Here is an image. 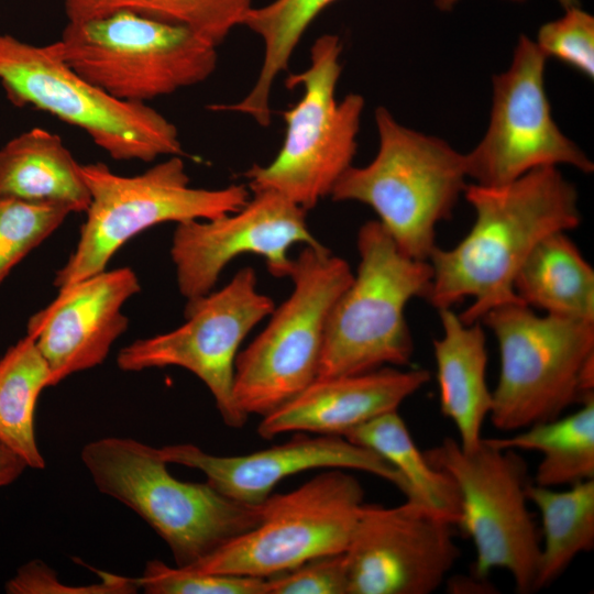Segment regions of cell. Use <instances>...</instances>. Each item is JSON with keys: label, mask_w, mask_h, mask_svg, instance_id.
<instances>
[{"label": "cell", "mask_w": 594, "mask_h": 594, "mask_svg": "<svg viewBox=\"0 0 594 594\" xmlns=\"http://www.w3.org/2000/svg\"><path fill=\"white\" fill-rule=\"evenodd\" d=\"M463 195L474 222L455 246L433 249L426 299L439 310L471 298L459 317L474 323L497 306L521 301L514 289L519 268L543 238L575 229L581 212L575 186L556 166L501 186L469 184Z\"/></svg>", "instance_id": "cell-1"}, {"label": "cell", "mask_w": 594, "mask_h": 594, "mask_svg": "<svg viewBox=\"0 0 594 594\" xmlns=\"http://www.w3.org/2000/svg\"><path fill=\"white\" fill-rule=\"evenodd\" d=\"M80 459L96 487L139 515L185 568L254 528L261 506L222 495L209 483L183 482L158 449L132 438L106 437L84 446Z\"/></svg>", "instance_id": "cell-2"}, {"label": "cell", "mask_w": 594, "mask_h": 594, "mask_svg": "<svg viewBox=\"0 0 594 594\" xmlns=\"http://www.w3.org/2000/svg\"><path fill=\"white\" fill-rule=\"evenodd\" d=\"M378 150L365 166L349 167L334 185V201L371 207L406 255L429 260L438 223L451 217L466 186L464 154L446 141L398 123L375 110Z\"/></svg>", "instance_id": "cell-3"}, {"label": "cell", "mask_w": 594, "mask_h": 594, "mask_svg": "<svg viewBox=\"0 0 594 594\" xmlns=\"http://www.w3.org/2000/svg\"><path fill=\"white\" fill-rule=\"evenodd\" d=\"M480 322L499 349L488 417L497 429L519 431L594 398V322L540 316L521 301L497 306Z\"/></svg>", "instance_id": "cell-4"}, {"label": "cell", "mask_w": 594, "mask_h": 594, "mask_svg": "<svg viewBox=\"0 0 594 594\" xmlns=\"http://www.w3.org/2000/svg\"><path fill=\"white\" fill-rule=\"evenodd\" d=\"M356 246L358 270L329 315L318 377L406 366L414 354L405 310L427 298L430 262L403 253L377 220L360 227Z\"/></svg>", "instance_id": "cell-5"}, {"label": "cell", "mask_w": 594, "mask_h": 594, "mask_svg": "<svg viewBox=\"0 0 594 594\" xmlns=\"http://www.w3.org/2000/svg\"><path fill=\"white\" fill-rule=\"evenodd\" d=\"M80 173L90 202L77 245L55 274L58 289L105 271L125 242L151 227L217 218L239 210L250 199L243 184L191 187L180 155L134 176L116 174L100 162L80 164Z\"/></svg>", "instance_id": "cell-6"}, {"label": "cell", "mask_w": 594, "mask_h": 594, "mask_svg": "<svg viewBox=\"0 0 594 594\" xmlns=\"http://www.w3.org/2000/svg\"><path fill=\"white\" fill-rule=\"evenodd\" d=\"M353 275L324 245H305L294 257L289 297L235 360L233 397L243 415L264 417L318 377L329 315Z\"/></svg>", "instance_id": "cell-7"}, {"label": "cell", "mask_w": 594, "mask_h": 594, "mask_svg": "<svg viewBox=\"0 0 594 594\" xmlns=\"http://www.w3.org/2000/svg\"><path fill=\"white\" fill-rule=\"evenodd\" d=\"M53 45L76 73L129 102L200 84L218 62L217 47L189 30L128 10L67 21Z\"/></svg>", "instance_id": "cell-8"}, {"label": "cell", "mask_w": 594, "mask_h": 594, "mask_svg": "<svg viewBox=\"0 0 594 594\" xmlns=\"http://www.w3.org/2000/svg\"><path fill=\"white\" fill-rule=\"evenodd\" d=\"M0 84L15 106H31L81 129L117 161L183 155L174 123L147 103L119 100L76 73L53 43L0 33Z\"/></svg>", "instance_id": "cell-9"}, {"label": "cell", "mask_w": 594, "mask_h": 594, "mask_svg": "<svg viewBox=\"0 0 594 594\" xmlns=\"http://www.w3.org/2000/svg\"><path fill=\"white\" fill-rule=\"evenodd\" d=\"M341 52L340 37L323 34L310 48L309 66L287 76V87L300 86L302 96L283 112L286 132L275 158L245 172L253 193L274 191L307 211L330 196L352 166L364 99L353 92L336 98Z\"/></svg>", "instance_id": "cell-10"}, {"label": "cell", "mask_w": 594, "mask_h": 594, "mask_svg": "<svg viewBox=\"0 0 594 594\" xmlns=\"http://www.w3.org/2000/svg\"><path fill=\"white\" fill-rule=\"evenodd\" d=\"M424 453L457 487L458 525L475 548L474 576L485 579L492 570L504 569L517 593L535 592L541 536L528 508L531 480L522 457L485 438L471 450L446 438Z\"/></svg>", "instance_id": "cell-11"}, {"label": "cell", "mask_w": 594, "mask_h": 594, "mask_svg": "<svg viewBox=\"0 0 594 594\" xmlns=\"http://www.w3.org/2000/svg\"><path fill=\"white\" fill-rule=\"evenodd\" d=\"M363 504L359 480L333 469L292 492L270 495L254 528L183 569L266 579L344 552Z\"/></svg>", "instance_id": "cell-12"}, {"label": "cell", "mask_w": 594, "mask_h": 594, "mask_svg": "<svg viewBox=\"0 0 594 594\" xmlns=\"http://www.w3.org/2000/svg\"><path fill=\"white\" fill-rule=\"evenodd\" d=\"M274 308L257 288L255 270L243 267L222 288L187 301L180 327L122 348L117 365L125 372L166 366L191 372L210 391L223 422L241 428L248 417L233 397L235 360L245 337Z\"/></svg>", "instance_id": "cell-13"}, {"label": "cell", "mask_w": 594, "mask_h": 594, "mask_svg": "<svg viewBox=\"0 0 594 594\" xmlns=\"http://www.w3.org/2000/svg\"><path fill=\"white\" fill-rule=\"evenodd\" d=\"M546 59L535 41L520 35L508 69L493 76L487 130L464 154L466 175L474 184L501 186L548 166L594 170L593 162L552 118L544 88Z\"/></svg>", "instance_id": "cell-14"}, {"label": "cell", "mask_w": 594, "mask_h": 594, "mask_svg": "<svg viewBox=\"0 0 594 594\" xmlns=\"http://www.w3.org/2000/svg\"><path fill=\"white\" fill-rule=\"evenodd\" d=\"M451 524L411 499L363 504L344 551L348 594H430L460 557Z\"/></svg>", "instance_id": "cell-15"}, {"label": "cell", "mask_w": 594, "mask_h": 594, "mask_svg": "<svg viewBox=\"0 0 594 594\" xmlns=\"http://www.w3.org/2000/svg\"><path fill=\"white\" fill-rule=\"evenodd\" d=\"M306 213L279 194L261 190L237 211L177 223L170 257L180 294L187 301L209 294L224 267L243 254L262 256L273 276L289 277L292 246L322 245L310 232Z\"/></svg>", "instance_id": "cell-16"}, {"label": "cell", "mask_w": 594, "mask_h": 594, "mask_svg": "<svg viewBox=\"0 0 594 594\" xmlns=\"http://www.w3.org/2000/svg\"><path fill=\"white\" fill-rule=\"evenodd\" d=\"M168 464L201 471L215 490L238 503L261 506L285 477L331 468L371 473L395 485L406 498L410 491L399 472L374 451L341 436L295 435L289 441L244 455H215L191 443L157 448Z\"/></svg>", "instance_id": "cell-17"}, {"label": "cell", "mask_w": 594, "mask_h": 594, "mask_svg": "<svg viewBox=\"0 0 594 594\" xmlns=\"http://www.w3.org/2000/svg\"><path fill=\"white\" fill-rule=\"evenodd\" d=\"M141 289L130 267L102 271L58 289L28 321V336L46 361L52 386L101 364L129 327L124 302Z\"/></svg>", "instance_id": "cell-18"}, {"label": "cell", "mask_w": 594, "mask_h": 594, "mask_svg": "<svg viewBox=\"0 0 594 594\" xmlns=\"http://www.w3.org/2000/svg\"><path fill=\"white\" fill-rule=\"evenodd\" d=\"M430 380L425 369L385 366L371 372L317 377L290 400L264 416L257 433L264 439L297 431L341 436L392 410Z\"/></svg>", "instance_id": "cell-19"}, {"label": "cell", "mask_w": 594, "mask_h": 594, "mask_svg": "<svg viewBox=\"0 0 594 594\" xmlns=\"http://www.w3.org/2000/svg\"><path fill=\"white\" fill-rule=\"evenodd\" d=\"M442 336L433 340L440 410L465 450L482 441L493 396L486 380V338L481 322L465 323L451 308L439 309Z\"/></svg>", "instance_id": "cell-20"}, {"label": "cell", "mask_w": 594, "mask_h": 594, "mask_svg": "<svg viewBox=\"0 0 594 594\" xmlns=\"http://www.w3.org/2000/svg\"><path fill=\"white\" fill-rule=\"evenodd\" d=\"M14 199L86 211L90 195L80 164L59 135L28 130L0 148V200Z\"/></svg>", "instance_id": "cell-21"}, {"label": "cell", "mask_w": 594, "mask_h": 594, "mask_svg": "<svg viewBox=\"0 0 594 594\" xmlns=\"http://www.w3.org/2000/svg\"><path fill=\"white\" fill-rule=\"evenodd\" d=\"M518 298L544 314L594 322V270L568 232L543 238L519 268Z\"/></svg>", "instance_id": "cell-22"}, {"label": "cell", "mask_w": 594, "mask_h": 594, "mask_svg": "<svg viewBox=\"0 0 594 594\" xmlns=\"http://www.w3.org/2000/svg\"><path fill=\"white\" fill-rule=\"evenodd\" d=\"M499 449L541 453L534 484L557 488L594 480V398L574 413L531 425L506 438H485Z\"/></svg>", "instance_id": "cell-23"}, {"label": "cell", "mask_w": 594, "mask_h": 594, "mask_svg": "<svg viewBox=\"0 0 594 594\" xmlns=\"http://www.w3.org/2000/svg\"><path fill=\"white\" fill-rule=\"evenodd\" d=\"M337 0H273L253 7L243 25L258 35L264 54L258 76L252 89L241 100L222 105L252 118L262 127L271 123V94L279 74L288 67L292 55L316 18Z\"/></svg>", "instance_id": "cell-24"}, {"label": "cell", "mask_w": 594, "mask_h": 594, "mask_svg": "<svg viewBox=\"0 0 594 594\" xmlns=\"http://www.w3.org/2000/svg\"><path fill=\"white\" fill-rule=\"evenodd\" d=\"M528 501L541 516V546L535 591L553 583L581 553L594 547V480L558 491L532 483Z\"/></svg>", "instance_id": "cell-25"}, {"label": "cell", "mask_w": 594, "mask_h": 594, "mask_svg": "<svg viewBox=\"0 0 594 594\" xmlns=\"http://www.w3.org/2000/svg\"><path fill=\"white\" fill-rule=\"evenodd\" d=\"M393 465L406 481L410 497L458 526L460 498L453 481L427 460L397 410L382 414L343 436Z\"/></svg>", "instance_id": "cell-26"}, {"label": "cell", "mask_w": 594, "mask_h": 594, "mask_svg": "<svg viewBox=\"0 0 594 594\" xmlns=\"http://www.w3.org/2000/svg\"><path fill=\"white\" fill-rule=\"evenodd\" d=\"M50 386L51 370L26 334L0 359V441L35 470L45 468L35 438V405Z\"/></svg>", "instance_id": "cell-27"}, {"label": "cell", "mask_w": 594, "mask_h": 594, "mask_svg": "<svg viewBox=\"0 0 594 594\" xmlns=\"http://www.w3.org/2000/svg\"><path fill=\"white\" fill-rule=\"evenodd\" d=\"M253 0H62L67 21L128 10L182 26L218 47L243 25Z\"/></svg>", "instance_id": "cell-28"}, {"label": "cell", "mask_w": 594, "mask_h": 594, "mask_svg": "<svg viewBox=\"0 0 594 594\" xmlns=\"http://www.w3.org/2000/svg\"><path fill=\"white\" fill-rule=\"evenodd\" d=\"M72 213L63 206L0 200V283Z\"/></svg>", "instance_id": "cell-29"}, {"label": "cell", "mask_w": 594, "mask_h": 594, "mask_svg": "<svg viewBox=\"0 0 594 594\" xmlns=\"http://www.w3.org/2000/svg\"><path fill=\"white\" fill-rule=\"evenodd\" d=\"M136 580L147 594H268L265 578L195 573L160 560L146 562Z\"/></svg>", "instance_id": "cell-30"}, {"label": "cell", "mask_w": 594, "mask_h": 594, "mask_svg": "<svg viewBox=\"0 0 594 594\" xmlns=\"http://www.w3.org/2000/svg\"><path fill=\"white\" fill-rule=\"evenodd\" d=\"M535 43L547 58L594 77V18L580 6L565 9L564 15L541 25Z\"/></svg>", "instance_id": "cell-31"}, {"label": "cell", "mask_w": 594, "mask_h": 594, "mask_svg": "<svg viewBox=\"0 0 594 594\" xmlns=\"http://www.w3.org/2000/svg\"><path fill=\"white\" fill-rule=\"evenodd\" d=\"M268 594H348L344 552L308 560L266 578Z\"/></svg>", "instance_id": "cell-32"}, {"label": "cell", "mask_w": 594, "mask_h": 594, "mask_svg": "<svg viewBox=\"0 0 594 594\" xmlns=\"http://www.w3.org/2000/svg\"><path fill=\"white\" fill-rule=\"evenodd\" d=\"M100 583L87 586H67L61 583L57 572L41 560L23 564L10 579L4 590L9 594H129L139 587L136 579L102 572Z\"/></svg>", "instance_id": "cell-33"}, {"label": "cell", "mask_w": 594, "mask_h": 594, "mask_svg": "<svg viewBox=\"0 0 594 594\" xmlns=\"http://www.w3.org/2000/svg\"><path fill=\"white\" fill-rule=\"evenodd\" d=\"M25 469L26 463L0 441V488L18 480Z\"/></svg>", "instance_id": "cell-34"}, {"label": "cell", "mask_w": 594, "mask_h": 594, "mask_svg": "<svg viewBox=\"0 0 594 594\" xmlns=\"http://www.w3.org/2000/svg\"><path fill=\"white\" fill-rule=\"evenodd\" d=\"M460 0H435V4L437 6L438 9L442 10V11H449L451 10ZM512 1H516V2H520V1H524V0H512ZM580 1L581 0H558V2L564 8V9H569V8H572V7H578L580 6Z\"/></svg>", "instance_id": "cell-35"}]
</instances>
